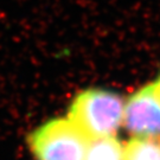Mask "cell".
Wrapping results in <instances>:
<instances>
[{"label":"cell","mask_w":160,"mask_h":160,"mask_svg":"<svg viewBox=\"0 0 160 160\" xmlns=\"http://www.w3.org/2000/svg\"><path fill=\"white\" fill-rule=\"evenodd\" d=\"M89 139L69 119H53L29 138L36 160H83Z\"/></svg>","instance_id":"7a4b0ae2"},{"label":"cell","mask_w":160,"mask_h":160,"mask_svg":"<svg viewBox=\"0 0 160 160\" xmlns=\"http://www.w3.org/2000/svg\"><path fill=\"white\" fill-rule=\"evenodd\" d=\"M123 160H160V137H134L123 147Z\"/></svg>","instance_id":"5b68a950"},{"label":"cell","mask_w":160,"mask_h":160,"mask_svg":"<svg viewBox=\"0 0 160 160\" xmlns=\"http://www.w3.org/2000/svg\"><path fill=\"white\" fill-rule=\"evenodd\" d=\"M133 137H160V92L154 83L142 87L123 107V121Z\"/></svg>","instance_id":"3957f363"},{"label":"cell","mask_w":160,"mask_h":160,"mask_svg":"<svg viewBox=\"0 0 160 160\" xmlns=\"http://www.w3.org/2000/svg\"><path fill=\"white\" fill-rule=\"evenodd\" d=\"M154 84L157 86V88H158V90L160 92V76L158 77V80H157V82H155Z\"/></svg>","instance_id":"8992f818"},{"label":"cell","mask_w":160,"mask_h":160,"mask_svg":"<svg viewBox=\"0 0 160 160\" xmlns=\"http://www.w3.org/2000/svg\"><path fill=\"white\" fill-rule=\"evenodd\" d=\"M125 102L116 92L88 89L74 98L68 119L89 140L114 135L123 121Z\"/></svg>","instance_id":"6da1fadb"},{"label":"cell","mask_w":160,"mask_h":160,"mask_svg":"<svg viewBox=\"0 0 160 160\" xmlns=\"http://www.w3.org/2000/svg\"><path fill=\"white\" fill-rule=\"evenodd\" d=\"M83 160H123V146L114 135L92 139Z\"/></svg>","instance_id":"277c9868"}]
</instances>
